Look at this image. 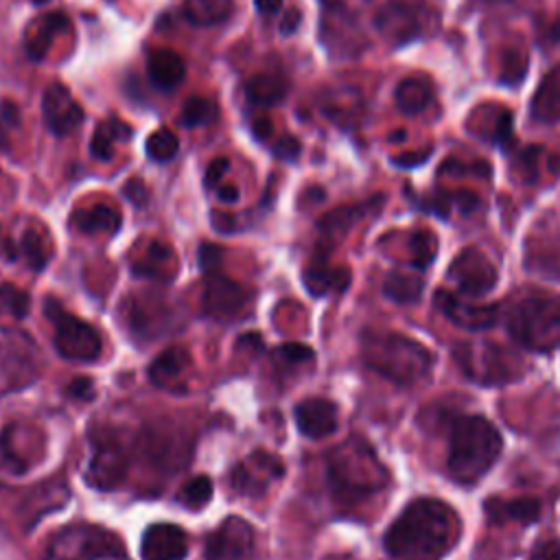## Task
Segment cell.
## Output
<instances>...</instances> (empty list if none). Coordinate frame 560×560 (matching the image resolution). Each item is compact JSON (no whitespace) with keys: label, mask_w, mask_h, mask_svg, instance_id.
<instances>
[{"label":"cell","mask_w":560,"mask_h":560,"mask_svg":"<svg viewBox=\"0 0 560 560\" xmlns=\"http://www.w3.org/2000/svg\"><path fill=\"white\" fill-rule=\"evenodd\" d=\"M0 302L13 317H24L28 313L31 298L26 291H22L15 284H0Z\"/></svg>","instance_id":"cell-39"},{"label":"cell","mask_w":560,"mask_h":560,"mask_svg":"<svg viewBox=\"0 0 560 560\" xmlns=\"http://www.w3.org/2000/svg\"><path fill=\"white\" fill-rule=\"evenodd\" d=\"M44 313L52 324L55 350L63 359L90 363L101 357V350H103L101 335L88 322L68 313L55 298H48L44 302Z\"/></svg>","instance_id":"cell-7"},{"label":"cell","mask_w":560,"mask_h":560,"mask_svg":"<svg viewBox=\"0 0 560 560\" xmlns=\"http://www.w3.org/2000/svg\"><path fill=\"white\" fill-rule=\"evenodd\" d=\"M433 302L444 317L468 330H483L497 322V306L492 304H466L448 291H438Z\"/></svg>","instance_id":"cell-18"},{"label":"cell","mask_w":560,"mask_h":560,"mask_svg":"<svg viewBox=\"0 0 560 560\" xmlns=\"http://www.w3.org/2000/svg\"><path fill=\"white\" fill-rule=\"evenodd\" d=\"M361 217V208H337L335 212L326 214L319 223V230L324 232L326 238L341 236L348 232V228Z\"/></svg>","instance_id":"cell-38"},{"label":"cell","mask_w":560,"mask_h":560,"mask_svg":"<svg viewBox=\"0 0 560 560\" xmlns=\"http://www.w3.org/2000/svg\"><path fill=\"white\" fill-rule=\"evenodd\" d=\"M39 374V350L20 328H0V396L31 385Z\"/></svg>","instance_id":"cell-8"},{"label":"cell","mask_w":560,"mask_h":560,"mask_svg":"<svg viewBox=\"0 0 560 560\" xmlns=\"http://www.w3.org/2000/svg\"><path fill=\"white\" fill-rule=\"evenodd\" d=\"M44 560H129V556L116 534L94 525H72L48 542Z\"/></svg>","instance_id":"cell-6"},{"label":"cell","mask_w":560,"mask_h":560,"mask_svg":"<svg viewBox=\"0 0 560 560\" xmlns=\"http://www.w3.org/2000/svg\"><path fill=\"white\" fill-rule=\"evenodd\" d=\"M234 11L232 0H184L182 13L195 26H214L225 22Z\"/></svg>","instance_id":"cell-28"},{"label":"cell","mask_w":560,"mask_h":560,"mask_svg":"<svg viewBox=\"0 0 560 560\" xmlns=\"http://www.w3.org/2000/svg\"><path fill=\"white\" fill-rule=\"evenodd\" d=\"M254 4L260 15H276L282 7V0H254Z\"/></svg>","instance_id":"cell-51"},{"label":"cell","mask_w":560,"mask_h":560,"mask_svg":"<svg viewBox=\"0 0 560 560\" xmlns=\"http://www.w3.org/2000/svg\"><path fill=\"white\" fill-rule=\"evenodd\" d=\"M0 120L4 125H11V127H20V109L9 103V101H2L0 103Z\"/></svg>","instance_id":"cell-47"},{"label":"cell","mask_w":560,"mask_h":560,"mask_svg":"<svg viewBox=\"0 0 560 560\" xmlns=\"http://www.w3.org/2000/svg\"><path fill=\"white\" fill-rule=\"evenodd\" d=\"M120 212L107 203H96L74 214V225L83 234H116L120 230Z\"/></svg>","instance_id":"cell-27"},{"label":"cell","mask_w":560,"mask_h":560,"mask_svg":"<svg viewBox=\"0 0 560 560\" xmlns=\"http://www.w3.org/2000/svg\"><path fill=\"white\" fill-rule=\"evenodd\" d=\"M217 118H219V107L214 105L212 98H206V96L186 98V103L179 112V122L190 129L212 125Z\"/></svg>","instance_id":"cell-33"},{"label":"cell","mask_w":560,"mask_h":560,"mask_svg":"<svg viewBox=\"0 0 560 560\" xmlns=\"http://www.w3.org/2000/svg\"><path fill=\"white\" fill-rule=\"evenodd\" d=\"M188 551V536L179 525L153 523L144 529L140 540L142 560H184Z\"/></svg>","instance_id":"cell-17"},{"label":"cell","mask_w":560,"mask_h":560,"mask_svg":"<svg viewBox=\"0 0 560 560\" xmlns=\"http://www.w3.org/2000/svg\"><path fill=\"white\" fill-rule=\"evenodd\" d=\"M300 11L298 9H291V11H287L284 13V18H282V22H280V33L282 35H291L298 26H300Z\"/></svg>","instance_id":"cell-48"},{"label":"cell","mask_w":560,"mask_h":560,"mask_svg":"<svg viewBox=\"0 0 560 560\" xmlns=\"http://www.w3.org/2000/svg\"><path fill=\"white\" fill-rule=\"evenodd\" d=\"M217 197L223 203H234V201H238V188L234 184H221L217 188Z\"/></svg>","instance_id":"cell-50"},{"label":"cell","mask_w":560,"mask_h":560,"mask_svg":"<svg viewBox=\"0 0 560 560\" xmlns=\"http://www.w3.org/2000/svg\"><path fill=\"white\" fill-rule=\"evenodd\" d=\"M527 560H560V540L540 542Z\"/></svg>","instance_id":"cell-44"},{"label":"cell","mask_w":560,"mask_h":560,"mask_svg":"<svg viewBox=\"0 0 560 560\" xmlns=\"http://www.w3.org/2000/svg\"><path fill=\"white\" fill-rule=\"evenodd\" d=\"M68 394H70L72 398H81V400L92 398V381L85 378V376H77V378L68 385Z\"/></svg>","instance_id":"cell-45"},{"label":"cell","mask_w":560,"mask_h":560,"mask_svg":"<svg viewBox=\"0 0 560 560\" xmlns=\"http://www.w3.org/2000/svg\"><path fill=\"white\" fill-rule=\"evenodd\" d=\"M127 472V453L120 440L112 433L92 431L90 459L85 466V479L92 488L109 490L125 479Z\"/></svg>","instance_id":"cell-10"},{"label":"cell","mask_w":560,"mask_h":560,"mask_svg":"<svg viewBox=\"0 0 560 560\" xmlns=\"http://www.w3.org/2000/svg\"><path fill=\"white\" fill-rule=\"evenodd\" d=\"M42 114L44 122L55 136H68L83 122V107L61 83L46 88L42 96Z\"/></svg>","instance_id":"cell-15"},{"label":"cell","mask_w":560,"mask_h":560,"mask_svg":"<svg viewBox=\"0 0 560 560\" xmlns=\"http://www.w3.org/2000/svg\"><path fill=\"white\" fill-rule=\"evenodd\" d=\"M532 118L545 125L560 120V66L551 68L534 92Z\"/></svg>","instance_id":"cell-22"},{"label":"cell","mask_w":560,"mask_h":560,"mask_svg":"<svg viewBox=\"0 0 560 560\" xmlns=\"http://www.w3.org/2000/svg\"><path fill=\"white\" fill-rule=\"evenodd\" d=\"M278 354L289 361V363H304L308 359H313V350L304 343H298V341H291V343H284L278 348Z\"/></svg>","instance_id":"cell-41"},{"label":"cell","mask_w":560,"mask_h":560,"mask_svg":"<svg viewBox=\"0 0 560 560\" xmlns=\"http://www.w3.org/2000/svg\"><path fill=\"white\" fill-rule=\"evenodd\" d=\"M295 424L304 438H326L339 424L337 405L328 398H306L295 407Z\"/></svg>","instance_id":"cell-19"},{"label":"cell","mask_w":560,"mask_h":560,"mask_svg":"<svg viewBox=\"0 0 560 560\" xmlns=\"http://www.w3.org/2000/svg\"><path fill=\"white\" fill-rule=\"evenodd\" d=\"M9 147V138H7V129H4V122L0 120V151H4Z\"/></svg>","instance_id":"cell-53"},{"label":"cell","mask_w":560,"mask_h":560,"mask_svg":"<svg viewBox=\"0 0 560 560\" xmlns=\"http://www.w3.org/2000/svg\"><path fill=\"white\" fill-rule=\"evenodd\" d=\"M287 92H289V83L282 74H276V72H260V74H254L247 83H245V96L256 103V105H265V107H271V105H278L287 98Z\"/></svg>","instance_id":"cell-26"},{"label":"cell","mask_w":560,"mask_h":560,"mask_svg":"<svg viewBox=\"0 0 560 560\" xmlns=\"http://www.w3.org/2000/svg\"><path fill=\"white\" fill-rule=\"evenodd\" d=\"M212 497V481L206 475L192 477L190 481H186V486L179 492V501L190 508V510H199L203 508Z\"/></svg>","instance_id":"cell-37"},{"label":"cell","mask_w":560,"mask_h":560,"mask_svg":"<svg viewBox=\"0 0 560 560\" xmlns=\"http://www.w3.org/2000/svg\"><path fill=\"white\" fill-rule=\"evenodd\" d=\"M376 33L392 46H405L422 35V13L409 0H387L374 13Z\"/></svg>","instance_id":"cell-13"},{"label":"cell","mask_w":560,"mask_h":560,"mask_svg":"<svg viewBox=\"0 0 560 560\" xmlns=\"http://www.w3.org/2000/svg\"><path fill=\"white\" fill-rule=\"evenodd\" d=\"M503 440L483 416H457L448 429V475L457 483H477L501 455Z\"/></svg>","instance_id":"cell-2"},{"label":"cell","mask_w":560,"mask_h":560,"mask_svg":"<svg viewBox=\"0 0 560 560\" xmlns=\"http://www.w3.org/2000/svg\"><path fill=\"white\" fill-rule=\"evenodd\" d=\"M409 252H411V262L416 269H427L438 252V241L431 232H413L409 238Z\"/></svg>","instance_id":"cell-36"},{"label":"cell","mask_w":560,"mask_h":560,"mask_svg":"<svg viewBox=\"0 0 560 560\" xmlns=\"http://www.w3.org/2000/svg\"><path fill=\"white\" fill-rule=\"evenodd\" d=\"M483 510L492 525H503V523L532 525L540 518V501L534 497H516V499L488 497V501L483 503Z\"/></svg>","instance_id":"cell-20"},{"label":"cell","mask_w":560,"mask_h":560,"mask_svg":"<svg viewBox=\"0 0 560 560\" xmlns=\"http://www.w3.org/2000/svg\"><path fill=\"white\" fill-rule=\"evenodd\" d=\"M228 168H230V160H228V158H217V160H212L210 166L206 168V186H208V188L217 186V184L223 179V175L228 173Z\"/></svg>","instance_id":"cell-43"},{"label":"cell","mask_w":560,"mask_h":560,"mask_svg":"<svg viewBox=\"0 0 560 560\" xmlns=\"http://www.w3.org/2000/svg\"><path fill=\"white\" fill-rule=\"evenodd\" d=\"M186 368H188V352L179 346H171L153 359L147 374H149L153 385L171 387L177 378H182Z\"/></svg>","instance_id":"cell-24"},{"label":"cell","mask_w":560,"mask_h":560,"mask_svg":"<svg viewBox=\"0 0 560 560\" xmlns=\"http://www.w3.org/2000/svg\"><path fill=\"white\" fill-rule=\"evenodd\" d=\"M304 287L311 295H326L330 291H343L350 282V273L343 267H330L326 260H317L315 265L304 269Z\"/></svg>","instance_id":"cell-23"},{"label":"cell","mask_w":560,"mask_h":560,"mask_svg":"<svg viewBox=\"0 0 560 560\" xmlns=\"http://www.w3.org/2000/svg\"><path fill=\"white\" fill-rule=\"evenodd\" d=\"M68 28H70V20H68L66 13H48V15H44L42 22L37 24V31L33 35H28V39H26V55L33 61H39L48 52L52 39L61 31H68Z\"/></svg>","instance_id":"cell-29"},{"label":"cell","mask_w":560,"mask_h":560,"mask_svg":"<svg viewBox=\"0 0 560 560\" xmlns=\"http://www.w3.org/2000/svg\"><path fill=\"white\" fill-rule=\"evenodd\" d=\"M422 278L418 273L392 271L383 282V293L396 304H416L422 295Z\"/></svg>","instance_id":"cell-31"},{"label":"cell","mask_w":560,"mask_h":560,"mask_svg":"<svg viewBox=\"0 0 560 560\" xmlns=\"http://www.w3.org/2000/svg\"><path fill=\"white\" fill-rule=\"evenodd\" d=\"M147 155L155 162H168L179 151V140L171 129H155L144 142Z\"/></svg>","instance_id":"cell-35"},{"label":"cell","mask_w":560,"mask_h":560,"mask_svg":"<svg viewBox=\"0 0 560 560\" xmlns=\"http://www.w3.org/2000/svg\"><path fill=\"white\" fill-rule=\"evenodd\" d=\"M219 262H221V249L212 243H203L199 247V265L203 271H212V269H219Z\"/></svg>","instance_id":"cell-42"},{"label":"cell","mask_w":560,"mask_h":560,"mask_svg":"<svg viewBox=\"0 0 560 560\" xmlns=\"http://www.w3.org/2000/svg\"><path fill=\"white\" fill-rule=\"evenodd\" d=\"M300 151H302V144H300V140L293 138V136H284V138H280V140L273 144V155H276L278 160H284V162L298 160Z\"/></svg>","instance_id":"cell-40"},{"label":"cell","mask_w":560,"mask_h":560,"mask_svg":"<svg viewBox=\"0 0 560 560\" xmlns=\"http://www.w3.org/2000/svg\"><path fill=\"white\" fill-rule=\"evenodd\" d=\"M254 136L258 138V140H267V138H271V133H273V125H271V120L269 118H258V120H254Z\"/></svg>","instance_id":"cell-49"},{"label":"cell","mask_w":560,"mask_h":560,"mask_svg":"<svg viewBox=\"0 0 560 560\" xmlns=\"http://www.w3.org/2000/svg\"><path fill=\"white\" fill-rule=\"evenodd\" d=\"M453 354L466 376L481 385H503L521 374L518 357L499 343H462Z\"/></svg>","instance_id":"cell-9"},{"label":"cell","mask_w":560,"mask_h":560,"mask_svg":"<svg viewBox=\"0 0 560 560\" xmlns=\"http://www.w3.org/2000/svg\"><path fill=\"white\" fill-rule=\"evenodd\" d=\"M394 101L405 116H416L422 109H427V105L433 101V88L424 77L413 74L398 83L394 92Z\"/></svg>","instance_id":"cell-25"},{"label":"cell","mask_w":560,"mask_h":560,"mask_svg":"<svg viewBox=\"0 0 560 560\" xmlns=\"http://www.w3.org/2000/svg\"><path fill=\"white\" fill-rule=\"evenodd\" d=\"M361 354L370 370L398 385H413L433 368V354L416 339L398 332H365Z\"/></svg>","instance_id":"cell-4"},{"label":"cell","mask_w":560,"mask_h":560,"mask_svg":"<svg viewBox=\"0 0 560 560\" xmlns=\"http://www.w3.org/2000/svg\"><path fill=\"white\" fill-rule=\"evenodd\" d=\"M15 247H18V256H22L33 271H39L46 267L50 254L46 249L44 236L37 230H33V228L24 230L20 236V243Z\"/></svg>","instance_id":"cell-34"},{"label":"cell","mask_w":560,"mask_h":560,"mask_svg":"<svg viewBox=\"0 0 560 560\" xmlns=\"http://www.w3.org/2000/svg\"><path fill=\"white\" fill-rule=\"evenodd\" d=\"M254 527L241 516L223 518L206 538L203 560H254Z\"/></svg>","instance_id":"cell-11"},{"label":"cell","mask_w":560,"mask_h":560,"mask_svg":"<svg viewBox=\"0 0 560 560\" xmlns=\"http://www.w3.org/2000/svg\"><path fill=\"white\" fill-rule=\"evenodd\" d=\"M448 278L455 282L459 293L464 295H486L494 289L499 276L490 258L479 249H464L448 267Z\"/></svg>","instance_id":"cell-14"},{"label":"cell","mask_w":560,"mask_h":560,"mask_svg":"<svg viewBox=\"0 0 560 560\" xmlns=\"http://www.w3.org/2000/svg\"><path fill=\"white\" fill-rule=\"evenodd\" d=\"M551 37H553V39H560V24L551 28Z\"/></svg>","instance_id":"cell-54"},{"label":"cell","mask_w":560,"mask_h":560,"mask_svg":"<svg viewBox=\"0 0 560 560\" xmlns=\"http://www.w3.org/2000/svg\"><path fill=\"white\" fill-rule=\"evenodd\" d=\"M131 136V129L120 122V120H105L96 127L92 142H90V153L96 160H109L114 151V142H125Z\"/></svg>","instance_id":"cell-32"},{"label":"cell","mask_w":560,"mask_h":560,"mask_svg":"<svg viewBox=\"0 0 560 560\" xmlns=\"http://www.w3.org/2000/svg\"><path fill=\"white\" fill-rule=\"evenodd\" d=\"M322 4L324 7L337 4V7H354V9H359L361 4H365V0H322Z\"/></svg>","instance_id":"cell-52"},{"label":"cell","mask_w":560,"mask_h":560,"mask_svg":"<svg viewBox=\"0 0 560 560\" xmlns=\"http://www.w3.org/2000/svg\"><path fill=\"white\" fill-rule=\"evenodd\" d=\"M133 273L151 280H168L173 276V252L164 243L153 241L142 258L133 262Z\"/></svg>","instance_id":"cell-30"},{"label":"cell","mask_w":560,"mask_h":560,"mask_svg":"<svg viewBox=\"0 0 560 560\" xmlns=\"http://www.w3.org/2000/svg\"><path fill=\"white\" fill-rule=\"evenodd\" d=\"M284 472L280 459L269 453L256 451L232 470V486L236 492L247 497H260L273 479Z\"/></svg>","instance_id":"cell-16"},{"label":"cell","mask_w":560,"mask_h":560,"mask_svg":"<svg viewBox=\"0 0 560 560\" xmlns=\"http://www.w3.org/2000/svg\"><path fill=\"white\" fill-rule=\"evenodd\" d=\"M457 542V514L440 499H413L387 527L383 547L389 556L444 553Z\"/></svg>","instance_id":"cell-1"},{"label":"cell","mask_w":560,"mask_h":560,"mask_svg":"<svg viewBox=\"0 0 560 560\" xmlns=\"http://www.w3.org/2000/svg\"><path fill=\"white\" fill-rule=\"evenodd\" d=\"M147 72L158 90H175L186 77V66L175 50L155 48L147 57Z\"/></svg>","instance_id":"cell-21"},{"label":"cell","mask_w":560,"mask_h":560,"mask_svg":"<svg viewBox=\"0 0 560 560\" xmlns=\"http://www.w3.org/2000/svg\"><path fill=\"white\" fill-rule=\"evenodd\" d=\"M510 337L532 352H547L560 343V298L534 295L508 313Z\"/></svg>","instance_id":"cell-5"},{"label":"cell","mask_w":560,"mask_h":560,"mask_svg":"<svg viewBox=\"0 0 560 560\" xmlns=\"http://www.w3.org/2000/svg\"><path fill=\"white\" fill-rule=\"evenodd\" d=\"M486 2H510V0H486Z\"/></svg>","instance_id":"cell-55"},{"label":"cell","mask_w":560,"mask_h":560,"mask_svg":"<svg viewBox=\"0 0 560 560\" xmlns=\"http://www.w3.org/2000/svg\"><path fill=\"white\" fill-rule=\"evenodd\" d=\"M206 280H203V298H201V308L208 317L212 319H234L236 315H241L247 306L249 300V291L238 284L236 280L228 278L225 273H221V269H212V271H203Z\"/></svg>","instance_id":"cell-12"},{"label":"cell","mask_w":560,"mask_h":560,"mask_svg":"<svg viewBox=\"0 0 560 560\" xmlns=\"http://www.w3.org/2000/svg\"><path fill=\"white\" fill-rule=\"evenodd\" d=\"M125 195H127V199H131L136 206H142V203L147 201V197H149V192H147V188H144V184H142L140 179L127 182V184H125Z\"/></svg>","instance_id":"cell-46"},{"label":"cell","mask_w":560,"mask_h":560,"mask_svg":"<svg viewBox=\"0 0 560 560\" xmlns=\"http://www.w3.org/2000/svg\"><path fill=\"white\" fill-rule=\"evenodd\" d=\"M326 475L339 501L365 499L387 483V470L372 446L359 438H350L328 453Z\"/></svg>","instance_id":"cell-3"}]
</instances>
